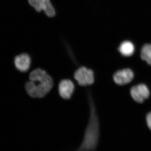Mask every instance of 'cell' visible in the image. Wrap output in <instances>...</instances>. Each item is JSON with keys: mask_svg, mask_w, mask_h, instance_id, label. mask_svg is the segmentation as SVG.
I'll use <instances>...</instances> for the list:
<instances>
[{"mask_svg": "<svg viewBox=\"0 0 151 151\" xmlns=\"http://www.w3.org/2000/svg\"><path fill=\"white\" fill-rule=\"evenodd\" d=\"M134 78V73L130 68H125L116 71L113 76V80L116 84L124 85L129 84Z\"/></svg>", "mask_w": 151, "mask_h": 151, "instance_id": "5b68a950", "label": "cell"}, {"mask_svg": "<svg viewBox=\"0 0 151 151\" xmlns=\"http://www.w3.org/2000/svg\"><path fill=\"white\" fill-rule=\"evenodd\" d=\"M131 96L134 101L138 103H142L150 97L148 87L144 84H138L133 86L130 90Z\"/></svg>", "mask_w": 151, "mask_h": 151, "instance_id": "277c9868", "label": "cell"}, {"mask_svg": "<svg viewBox=\"0 0 151 151\" xmlns=\"http://www.w3.org/2000/svg\"><path fill=\"white\" fill-rule=\"evenodd\" d=\"M141 57L149 65H151V44L144 45L141 49Z\"/></svg>", "mask_w": 151, "mask_h": 151, "instance_id": "30bf717a", "label": "cell"}, {"mask_svg": "<svg viewBox=\"0 0 151 151\" xmlns=\"http://www.w3.org/2000/svg\"><path fill=\"white\" fill-rule=\"evenodd\" d=\"M74 77L81 86L92 85L94 81V73L92 69L84 66H81L74 72Z\"/></svg>", "mask_w": 151, "mask_h": 151, "instance_id": "3957f363", "label": "cell"}, {"mask_svg": "<svg viewBox=\"0 0 151 151\" xmlns=\"http://www.w3.org/2000/svg\"><path fill=\"white\" fill-rule=\"evenodd\" d=\"M119 52L123 56L129 57L134 54L135 51V46L134 44L129 41L123 42L119 45Z\"/></svg>", "mask_w": 151, "mask_h": 151, "instance_id": "ba28073f", "label": "cell"}, {"mask_svg": "<svg viewBox=\"0 0 151 151\" xmlns=\"http://www.w3.org/2000/svg\"><path fill=\"white\" fill-rule=\"evenodd\" d=\"M91 94L90 92H88L90 107L89 122L84 132L83 140L75 151H95L99 142L100 125L94 102Z\"/></svg>", "mask_w": 151, "mask_h": 151, "instance_id": "6da1fadb", "label": "cell"}, {"mask_svg": "<svg viewBox=\"0 0 151 151\" xmlns=\"http://www.w3.org/2000/svg\"><path fill=\"white\" fill-rule=\"evenodd\" d=\"M29 81L25 84L27 94L34 98H42L51 90L53 86L52 78L45 70L40 68L33 70Z\"/></svg>", "mask_w": 151, "mask_h": 151, "instance_id": "7a4b0ae2", "label": "cell"}, {"mask_svg": "<svg viewBox=\"0 0 151 151\" xmlns=\"http://www.w3.org/2000/svg\"><path fill=\"white\" fill-rule=\"evenodd\" d=\"M29 3L37 12H40L42 8V0H28Z\"/></svg>", "mask_w": 151, "mask_h": 151, "instance_id": "8fae6325", "label": "cell"}, {"mask_svg": "<svg viewBox=\"0 0 151 151\" xmlns=\"http://www.w3.org/2000/svg\"><path fill=\"white\" fill-rule=\"evenodd\" d=\"M42 8L47 17H52L56 12L50 0H42Z\"/></svg>", "mask_w": 151, "mask_h": 151, "instance_id": "9c48e42d", "label": "cell"}, {"mask_svg": "<svg viewBox=\"0 0 151 151\" xmlns=\"http://www.w3.org/2000/svg\"><path fill=\"white\" fill-rule=\"evenodd\" d=\"M74 84L69 79H63L60 81L58 85V92L63 99H70L74 92Z\"/></svg>", "mask_w": 151, "mask_h": 151, "instance_id": "8992f818", "label": "cell"}, {"mask_svg": "<svg viewBox=\"0 0 151 151\" xmlns=\"http://www.w3.org/2000/svg\"><path fill=\"white\" fill-rule=\"evenodd\" d=\"M146 122L148 127L151 131V112L147 114L146 116Z\"/></svg>", "mask_w": 151, "mask_h": 151, "instance_id": "7c38bea8", "label": "cell"}, {"mask_svg": "<svg viewBox=\"0 0 151 151\" xmlns=\"http://www.w3.org/2000/svg\"><path fill=\"white\" fill-rule=\"evenodd\" d=\"M14 62L17 70L21 72H24L29 69L31 60L27 53H22L15 57Z\"/></svg>", "mask_w": 151, "mask_h": 151, "instance_id": "52a82bcc", "label": "cell"}]
</instances>
